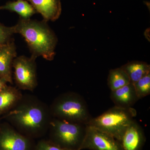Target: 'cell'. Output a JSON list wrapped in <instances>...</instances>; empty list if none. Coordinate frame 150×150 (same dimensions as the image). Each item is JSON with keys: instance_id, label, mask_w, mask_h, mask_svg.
Masks as SVG:
<instances>
[{"instance_id": "cell-1", "label": "cell", "mask_w": 150, "mask_h": 150, "mask_svg": "<svg viewBox=\"0 0 150 150\" xmlns=\"http://www.w3.org/2000/svg\"><path fill=\"white\" fill-rule=\"evenodd\" d=\"M2 118L21 134L34 139L48 132L53 117L46 103L35 96L26 94Z\"/></svg>"}, {"instance_id": "cell-2", "label": "cell", "mask_w": 150, "mask_h": 150, "mask_svg": "<svg viewBox=\"0 0 150 150\" xmlns=\"http://www.w3.org/2000/svg\"><path fill=\"white\" fill-rule=\"evenodd\" d=\"M47 22L20 18L13 27L14 33L23 36L27 43L31 56L42 57L49 61L56 55L58 38Z\"/></svg>"}, {"instance_id": "cell-3", "label": "cell", "mask_w": 150, "mask_h": 150, "mask_svg": "<svg viewBox=\"0 0 150 150\" xmlns=\"http://www.w3.org/2000/svg\"><path fill=\"white\" fill-rule=\"evenodd\" d=\"M49 108L53 118L72 123L88 125L93 118L83 97L73 92L60 94Z\"/></svg>"}, {"instance_id": "cell-4", "label": "cell", "mask_w": 150, "mask_h": 150, "mask_svg": "<svg viewBox=\"0 0 150 150\" xmlns=\"http://www.w3.org/2000/svg\"><path fill=\"white\" fill-rule=\"evenodd\" d=\"M136 115V110L132 107L125 108L115 106L92 118L88 125L109 134L118 142L126 129L135 120Z\"/></svg>"}, {"instance_id": "cell-5", "label": "cell", "mask_w": 150, "mask_h": 150, "mask_svg": "<svg viewBox=\"0 0 150 150\" xmlns=\"http://www.w3.org/2000/svg\"><path fill=\"white\" fill-rule=\"evenodd\" d=\"M87 125L52 118L48 131L51 142L61 147L80 150L85 136Z\"/></svg>"}, {"instance_id": "cell-6", "label": "cell", "mask_w": 150, "mask_h": 150, "mask_svg": "<svg viewBox=\"0 0 150 150\" xmlns=\"http://www.w3.org/2000/svg\"><path fill=\"white\" fill-rule=\"evenodd\" d=\"M36 59L32 56H21L14 59L13 79L19 89L33 91L37 86Z\"/></svg>"}, {"instance_id": "cell-7", "label": "cell", "mask_w": 150, "mask_h": 150, "mask_svg": "<svg viewBox=\"0 0 150 150\" xmlns=\"http://www.w3.org/2000/svg\"><path fill=\"white\" fill-rule=\"evenodd\" d=\"M33 139L21 134L9 123L0 126V150H35Z\"/></svg>"}, {"instance_id": "cell-8", "label": "cell", "mask_w": 150, "mask_h": 150, "mask_svg": "<svg viewBox=\"0 0 150 150\" xmlns=\"http://www.w3.org/2000/svg\"><path fill=\"white\" fill-rule=\"evenodd\" d=\"M121 150L119 142L112 136L87 125L85 136L80 150Z\"/></svg>"}, {"instance_id": "cell-9", "label": "cell", "mask_w": 150, "mask_h": 150, "mask_svg": "<svg viewBox=\"0 0 150 150\" xmlns=\"http://www.w3.org/2000/svg\"><path fill=\"white\" fill-rule=\"evenodd\" d=\"M17 57L16 47L14 39L0 46V79L13 84V63Z\"/></svg>"}, {"instance_id": "cell-10", "label": "cell", "mask_w": 150, "mask_h": 150, "mask_svg": "<svg viewBox=\"0 0 150 150\" xmlns=\"http://www.w3.org/2000/svg\"><path fill=\"white\" fill-rule=\"evenodd\" d=\"M146 138L141 126L134 120L118 141L121 150H142Z\"/></svg>"}, {"instance_id": "cell-11", "label": "cell", "mask_w": 150, "mask_h": 150, "mask_svg": "<svg viewBox=\"0 0 150 150\" xmlns=\"http://www.w3.org/2000/svg\"><path fill=\"white\" fill-rule=\"evenodd\" d=\"M46 22L55 21L62 13L61 0H28Z\"/></svg>"}, {"instance_id": "cell-12", "label": "cell", "mask_w": 150, "mask_h": 150, "mask_svg": "<svg viewBox=\"0 0 150 150\" xmlns=\"http://www.w3.org/2000/svg\"><path fill=\"white\" fill-rule=\"evenodd\" d=\"M110 98L115 106L125 108H132L139 100L134 84L131 83L111 91Z\"/></svg>"}, {"instance_id": "cell-13", "label": "cell", "mask_w": 150, "mask_h": 150, "mask_svg": "<svg viewBox=\"0 0 150 150\" xmlns=\"http://www.w3.org/2000/svg\"><path fill=\"white\" fill-rule=\"evenodd\" d=\"M23 94L18 88L7 86L0 93V115L10 111L21 98Z\"/></svg>"}, {"instance_id": "cell-14", "label": "cell", "mask_w": 150, "mask_h": 150, "mask_svg": "<svg viewBox=\"0 0 150 150\" xmlns=\"http://www.w3.org/2000/svg\"><path fill=\"white\" fill-rule=\"evenodd\" d=\"M129 76L131 82L134 83L150 73V65L146 62L133 61L121 67Z\"/></svg>"}, {"instance_id": "cell-15", "label": "cell", "mask_w": 150, "mask_h": 150, "mask_svg": "<svg viewBox=\"0 0 150 150\" xmlns=\"http://www.w3.org/2000/svg\"><path fill=\"white\" fill-rule=\"evenodd\" d=\"M0 10H8L18 14L20 18H30L36 13L32 5L25 0H17L7 2L4 5L0 6Z\"/></svg>"}, {"instance_id": "cell-16", "label": "cell", "mask_w": 150, "mask_h": 150, "mask_svg": "<svg viewBox=\"0 0 150 150\" xmlns=\"http://www.w3.org/2000/svg\"><path fill=\"white\" fill-rule=\"evenodd\" d=\"M131 82L129 76L121 67L110 70L108 78V84L111 91L122 87Z\"/></svg>"}, {"instance_id": "cell-17", "label": "cell", "mask_w": 150, "mask_h": 150, "mask_svg": "<svg viewBox=\"0 0 150 150\" xmlns=\"http://www.w3.org/2000/svg\"><path fill=\"white\" fill-rule=\"evenodd\" d=\"M133 84L139 99L149 95L150 94V73Z\"/></svg>"}, {"instance_id": "cell-18", "label": "cell", "mask_w": 150, "mask_h": 150, "mask_svg": "<svg viewBox=\"0 0 150 150\" xmlns=\"http://www.w3.org/2000/svg\"><path fill=\"white\" fill-rule=\"evenodd\" d=\"M14 33L13 27H8L0 23V46L13 40V35Z\"/></svg>"}, {"instance_id": "cell-19", "label": "cell", "mask_w": 150, "mask_h": 150, "mask_svg": "<svg viewBox=\"0 0 150 150\" xmlns=\"http://www.w3.org/2000/svg\"><path fill=\"white\" fill-rule=\"evenodd\" d=\"M35 150H71L61 147L49 140L42 139L35 144Z\"/></svg>"}, {"instance_id": "cell-20", "label": "cell", "mask_w": 150, "mask_h": 150, "mask_svg": "<svg viewBox=\"0 0 150 150\" xmlns=\"http://www.w3.org/2000/svg\"><path fill=\"white\" fill-rule=\"evenodd\" d=\"M7 83L6 81L2 79H0V93H1L6 88V87L8 86Z\"/></svg>"}]
</instances>
